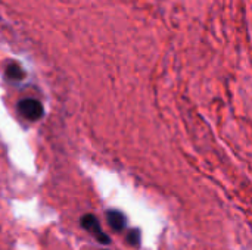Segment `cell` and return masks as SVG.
<instances>
[{
  "label": "cell",
  "instance_id": "5",
  "mask_svg": "<svg viewBox=\"0 0 252 250\" xmlns=\"http://www.w3.org/2000/svg\"><path fill=\"white\" fill-rule=\"evenodd\" d=\"M127 242L130 246H139L140 245V231L139 230H131L127 236Z\"/></svg>",
  "mask_w": 252,
  "mask_h": 250
},
{
  "label": "cell",
  "instance_id": "4",
  "mask_svg": "<svg viewBox=\"0 0 252 250\" xmlns=\"http://www.w3.org/2000/svg\"><path fill=\"white\" fill-rule=\"evenodd\" d=\"M6 75L10 80H22L25 77V72L22 71V68L19 65H9L6 68Z\"/></svg>",
  "mask_w": 252,
  "mask_h": 250
},
{
  "label": "cell",
  "instance_id": "3",
  "mask_svg": "<svg viewBox=\"0 0 252 250\" xmlns=\"http://www.w3.org/2000/svg\"><path fill=\"white\" fill-rule=\"evenodd\" d=\"M106 220H108V224L109 227L114 230V231H123L127 225V220L126 217L120 212V211H109L106 214Z\"/></svg>",
  "mask_w": 252,
  "mask_h": 250
},
{
  "label": "cell",
  "instance_id": "2",
  "mask_svg": "<svg viewBox=\"0 0 252 250\" xmlns=\"http://www.w3.org/2000/svg\"><path fill=\"white\" fill-rule=\"evenodd\" d=\"M80 222H81V227H83L86 231H89L90 234H93L94 239H96L99 243H102V245H109V243H111L109 237L102 231L100 224H99V221H97V218H96L94 215L87 214V215H84V217L81 218Z\"/></svg>",
  "mask_w": 252,
  "mask_h": 250
},
{
  "label": "cell",
  "instance_id": "1",
  "mask_svg": "<svg viewBox=\"0 0 252 250\" xmlns=\"http://www.w3.org/2000/svg\"><path fill=\"white\" fill-rule=\"evenodd\" d=\"M18 112L28 121H37L43 116V105L35 99H24L18 103Z\"/></svg>",
  "mask_w": 252,
  "mask_h": 250
}]
</instances>
